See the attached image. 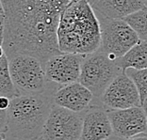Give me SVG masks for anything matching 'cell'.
<instances>
[{"label":"cell","mask_w":147,"mask_h":140,"mask_svg":"<svg viewBox=\"0 0 147 140\" xmlns=\"http://www.w3.org/2000/svg\"><path fill=\"white\" fill-rule=\"evenodd\" d=\"M76 0H1V39L7 48L35 56L59 50L58 26ZM92 4L93 0H91Z\"/></svg>","instance_id":"1"},{"label":"cell","mask_w":147,"mask_h":140,"mask_svg":"<svg viewBox=\"0 0 147 140\" xmlns=\"http://www.w3.org/2000/svg\"><path fill=\"white\" fill-rule=\"evenodd\" d=\"M61 53L91 55L101 47V25L91 0H76L64 9L58 26Z\"/></svg>","instance_id":"2"},{"label":"cell","mask_w":147,"mask_h":140,"mask_svg":"<svg viewBox=\"0 0 147 140\" xmlns=\"http://www.w3.org/2000/svg\"><path fill=\"white\" fill-rule=\"evenodd\" d=\"M54 93V92H53ZM48 90L11 100L7 110V133L20 140H40L53 106Z\"/></svg>","instance_id":"3"},{"label":"cell","mask_w":147,"mask_h":140,"mask_svg":"<svg viewBox=\"0 0 147 140\" xmlns=\"http://www.w3.org/2000/svg\"><path fill=\"white\" fill-rule=\"evenodd\" d=\"M12 81L20 95L42 94L47 91L43 64L32 56L16 54L8 58Z\"/></svg>","instance_id":"4"},{"label":"cell","mask_w":147,"mask_h":140,"mask_svg":"<svg viewBox=\"0 0 147 140\" xmlns=\"http://www.w3.org/2000/svg\"><path fill=\"white\" fill-rule=\"evenodd\" d=\"M122 72L115 60L99 49L85 56L78 82L85 86L95 98H101L111 82Z\"/></svg>","instance_id":"5"},{"label":"cell","mask_w":147,"mask_h":140,"mask_svg":"<svg viewBox=\"0 0 147 140\" xmlns=\"http://www.w3.org/2000/svg\"><path fill=\"white\" fill-rule=\"evenodd\" d=\"M97 16L101 25L100 50L113 60L123 56L141 42L137 32L125 21Z\"/></svg>","instance_id":"6"},{"label":"cell","mask_w":147,"mask_h":140,"mask_svg":"<svg viewBox=\"0 0 147 140\" xmlns=\"http://www.w3.org/2000/svg\"><path fill=\"white\" fill-rule=\"evenodd\" d=\"M83 116L53 104L40 140H81Z\"/></svg>","instance_id":"7"},{"label":"cell","mask_w":147,"mask_h":140,"mask_svg":"<svg viewBox=\"0 0 147 140\" xmlns=\"http://www.w3.org/2000/svg\"><path fill=\"white\" fill-rule=\"evenodd\" d=\"M109 110H122L142 106L141 97L133 80L122 72L100 98Z\"/></svg>","instance_id":"8"},{"label":"cell","mask_w":147,"mask_h":140,"mask_svg":"<svg viewBox=\"0 0 147 140\" xmlns=\"http://www.w3.org/2000/svg\"><path fill=\"white\" fill-rule=\"evenodd\" d=\"M84 58L83 55L70 53L51 58L43 65L48 82L62 86L78 82Z\"/></svg>","instance_id":"9"},{"label":"cell","mask_w":147,"mask_h":140,"mask_svg":"<svg viewBox=\"0 0 147 140\" xmlns=\"http://www.w3.org/2000/svg\"><path fill=\"white\" fill-rule=\"evenodd\" d=\"M113 135L128 139L147 133V118L142 106L122 110H108Z\"/></svg>","instance_id":"10"},{"label":"cell","mask_w":147,"mask_h":140,"mask_svg":"<svg viewBox=\"0 0 147 140\" xmlns=\"http://www.w3.org/2000/svg\"><path fill=\"white\" fill-rule=\"evenodd\" d=\"M93 94L79 82L64 85L57 88L52 96L53 104L76 113L87 111L93 99Z\"/></svg>","instance_id":"11"},{"label":"cell","mask_w":147,"mask_h":140,"mask_svg":"<svg viewBox=\"0 0 147 140\" xmlns=\"http://www.w3.org/2000/svg\"><path fill=\"white\" fill-rule=\"evenodd\" d=\"M113 129L108 111L100 107H90L83 116L81 140H108Z\"/></svg>","instance_id":"12"},{"label":"cell","mask_w":147,"mask_h":140,"mask_svg":"<svg viewBox=\"0 0 147 140\" xmlns=\"http://www.w3.org/2000/svg\"><path fill=\"white\" fill-rule=\"evenodd\" d=\"M92 7L99 16L123 20L146 6L142 0H96Z\"/></svg>","instance_id":"13"},{"label":"cell","mask_w":147,"mask_h":140,"mask_svg":"<svg viewBox=\"0 0 147 140\" xmlns=\"http://www.w3.org/2000/svg\"><path fill=\"white\" fill-rule=\"evenodd\" d=\"M115 62L123 72L127 69H147V42L141 41Z\"/></svg>","instance_id":"14"},{"label":"cell","mask_w":147,"mask_h":140,"mask_svg":"<svg viewBox=\"0 0 147 140\" xmlns=\"http://www.w3.org/2000/svg\"><path fill=\"white\" fill-rule=\"evenodd\" d=\"M0 94L1 97H7L11 100L21 96L12 81L8 56L3 50H1L0 56Z\"/></svg>","instance_id":"15"},{"label":"cell","mask_w":147,"mask_h":140,"mask_svg":"<svg viewBox=\"0 0 147 140\" xmlns=\"http://www.w3.org/2000/svg\"><path fill=\"white\" fill-rule=\"evenodd\" d=\"M123 20L137 32L141 41L147 42V7Z\"/></svg>","instance_id":"16"},{"label":"cell","mask_w":147,"mask_h":140,"mask_svg":"<svg viewBox=\"0 0 147 140\" xmlns=\"http://www.w3.org/2000/svg\"><path fill=\"white\" fill-rule=\"evenodd\" d=\"M125 73L135 83L136 86L141 97L142 104L147 98V69L143 70H135V69H127Z\"/></svg>","instance_id":"17"},{"label":"cell","mask_w":147,"mask_h":140,"mask_svg":"<svg viewBox=\"0 0 147 140\" xmlns=\"http://www.w3.org/2000/svg\"><path fill=\"white\" fill-rule=\"evenodd\" d=\"M11 105V99L7 97L0 98V109L1 110H8Z\"/></svg>","instance_id":"18"},{"label":"cell","mask_w":147,"mask_h":140,"mask_svg":"<svg viewBox=\"0 0 147 140\" xmlns=\"http://www.w3.org/2000/svg\"><path fill=\"white\" fill-rule=\"evenodd\" d=\"M125 140H147V135L142 134V135H136V136H134V137H131V138H128V139H125Z\"/></svg>","instance_id":"19"},{"label":"cell","mask_w":147,"mask_h":140,"mask_svg":"<svg viewBox=\"0 0 147 140\" xmlns=\"http://www.w3.org/2000/svg\"><path fill=\"white\" fill-rule=\"evenodd\" d=\"M142 107L143 110H144L145 115H146V118H147V98L145 99V101L143 102V104H142Z\"/></svg>","instance_id":"20"},{"label":"cell","mask_w":147,"mask_h":140,"mask_svg":"<svg viewBox=\"0 0 147 140\" xmlns=\"http://www.w3.org/2000/svg\"><path fill=\"white\" fill-rule=\"evenodd\" d=\"M142 1H143V3H144V5L147 7V0H142Z\"/></svg>","instance_id":"21"},{"label":"cell","mask_w":147,"mask_h":140,"mask_svg":"<svg viewBox=\"0 0 147 140\" xmlns=\"http://www.w3.org/2000/svg\"><path fill=\"white\" fill-rule=\"evenodd\" d=\"M94 1H96V0H93V2H94ZM92 4H93V3H92Z\"/></svg>","instance_id":"22"}]
</instances>
